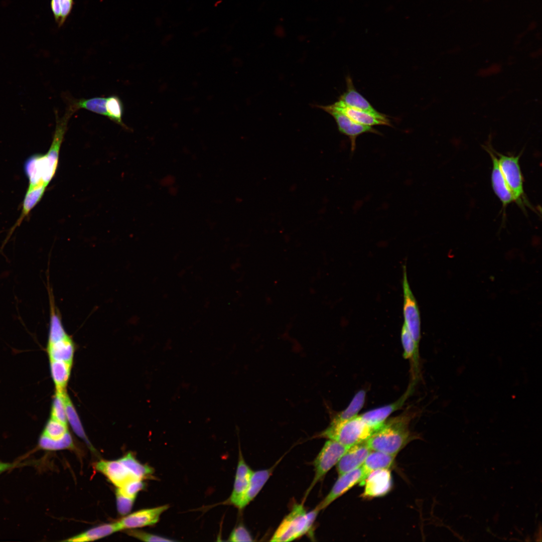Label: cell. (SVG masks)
I'll return each mask as SVG.
<instances>
[{
	"label": "cell",
	"mask_w": 542,
	"mask_h": 542,
	"mask_svg": "<svg viewBox=\"0 0 542 542\" xmlns=\"http://www.w3.org/2000/svg\"><path fill=\"white\" fill-rule=\"evenodd\" d=\"M346 80L347 89L338 98L339 101L347 106L355 109L374 114L379 112L375 109L368 100L356 90L350 76H347Z\"/></svg>",
	"instance_id": "cell-18"
},
{
	"label": "cell",
	"mask_w": 542,
	"mask_h": 542,
	"mask_svg": "<svg viewBox=\"0 0 542 542\" xmlns=\"http://www.w3.org/2000/svg\"><path fill=\"white\" fill-rule=\"evenodd\" d=\"M375 432L357 416L351 419L340 422L332 421L328 427L319 437L338 442L350 447L365 442Z\"/></svg>",
	"instance_id": "cell-3"
},
{
	"label": "cell",
	"mask_w": 542,
	"mask_h": 542,
	"mask_svg": "<svg viewBox=\"0 0 542 542\" xmlns=\"http://www.w3.org/2000/svg\"><path fill=\"white\" fill-rule=\"evenodd\" d=\"M116 507L118 513L122 515H126L131 510L134 498L124 496L116 492Z\"/></svg>",
	"instance_id": "cell-38"
},
{
	"label": "cell",
	"mask_w": 542,
	"mask_h": 542,
	"mask_svg": "<svg viewBox=\"0 0 542 542\" xmlns=\"http://www.w3.org/2000/svg\"><path fill=\"white\" fill-rule=\"evenodd\" d=\"M228 541L233 542L252 541V537L248 530L242 525H239L231 532Z\"/></svg>",
	"instance_id": "cell-39"
},
{
	"label": "cell",
	"mask_w": 542,
	"mask_h": 542,
	"mask_svg": "<svg viewBox=\"0 0 542 542\" xmlns=\"http://www.w3.org/2000/svg\"><path fill=\"white\" fill-rule=\"evenodd\" d=\"M169 507L168 505H164L139 510L127 514L116 521L119 529L126 530L154 525Z\"/></svg>",
	"instance_id": "cell-9"
},
{
	"label": "cell",
	"mask_w": 542,
	"mask_h": 542,
	"mask_svg": "<svg viewBox=\"0 0 542 542\" xmlns=\"http://www.w3.org/2000/svg\"><path fill=\"white\" fill-rule=\"evenodd\" d=\"M106 107L108 118L123 128H127L122 119L123 112V104L117 96L111 95L106 97Z\"/></svg>",
	"instance_id": "cell-31"
},
{
	"label": "cell",
	"mask_w": 542,
	"mask_h": 542,
	"mask_svg": "<svg viewBox=\"0 0 542 542\" xmlns=\"http://www.w3.org/2000/svg\"><path fill=\"white\" fill-rule=\"evenodd\" d=\"M412 386H409L402 396L396 401L384 406L368 411L360 415L363 421L375 432L380 428L388 417L400 409L412 392Z\"/></svg>",
	"instance_id": "cell-12"
},
{
	"label": "cell",
	"mask_w": 542,
	"mask_h": 542,
	"mask_svg": "<svg viewBox=\"0 0 542 542\" xmlns=\"http://www.w3.org/2000/svg\"><path fill=\"white\" fill-rule=\"evenodd\" d=\"M349 447L329 439L314 461L315 475L307 492V496L314 486L322 480L327 472L340 460Z\"/></svg>",
	"instance_id": "cell-5"
},
{
	"label": "cell",
	"mask_w": 542,
	"mask_h": 542,
	"mask_svg": "<svg viewBox=\"0 0 542 542\" xmlns=\"http://www.w3.org/2000/svg\"><path fill=\"white\" fill-rule=\"evenodd\" d=\"M72 114L67 110L64 115L59 117L56 113V124L52 142L47 154L42 155L43 181L47 186L55 174L60 147L67 128L69 119Z\"/></svg>",
	"instance_id": "cell-4"
},
{
	"label": "cell",
	"mask_w": 542,
	"mask_h": 542,
	"mask_svg": "<svg viewBox=\"0 0 542 542\" xmlns=\"http://www.w3.org/2000/svg\"><path fill=\"white\" fill-rule=\"evenodd\" d=\"M485 149L490 155L492 162L491 172L492 188L495 194L501 202L503 207H506L509 204L515 201L514 198L502 174L497 158L494 153V150L490 145L485 147Z\"/></svg>",
	"instance_id": "cell-16"
},
{
	"label": "cell",
	"mask_w": 542,
	"mask_h": 542,
	"mask_svg": "<svg viewBox=\"0 0 542 542\" xmlns=\"http://www.w3.org/2000/svg\"><path fill=\"white\" fill-rule=\"evenodd\" d=\"M330 114L335 119L339 131L348 137L351 143V151L353 153L356 149L357 138L364 133H373L381 135V133L372 126L359 124L352 120L340 111L336 109L332 105H316Z\"/></svg>",
	"instance_id": "cell-8"
},
{
	"label": "cell",
	"mask_w": 542,
	"mask_h": 542,
	"mask_svg": "<svg viewBox=\"0 0 542 542\" xmlns=\"http://www.w3.org/2000/svg\"><path fill=\"white\" fill-rule=\"evenodd\" d=\"M24 170L29 181L28 189L46 186L43 181L42 154H35L29 157L24 163Z\"/></svg>",
	"instance_id": "cell-23"
},
{
	"label": "cell",
	"mask_w": 542,
	"mask_h": 542,
	"mask_svg": "<svg viewBox=\"0 0 542 542\" xmlns=\"http://www.w3.org/2000/svg\"><path fill=\"white\" fill-rule=\"evenodd\" d=\"M371 451L365 442L350 447L336 464L339 476L360 467Z\"/></svg>",
	"instance_id": "cell-15"
},
{
	"label": "cell",
	"mask_w": 542,
	"mask_h": 542,
	"mask_svg": "<svg viewBox=\"0 0 542 542\" xmlns=\"http://www.w3.org/2000/svg\"><path fill=\"white\" fill-rule=\"evenodd\" d=\"M402 289L404 324L419 348L421 338V317L417 302L411 289L406 274V266H403Z\"/></svg>",
	"instance_id": "cell-6"
},
{
	"label": "cell",
	"mask_w": 542,
	"mask_h": 542,
	"mask_svg": "<svg viewBox=\"0 0 542 542\" xmlns=\"http://www.w3.org/2000/svg\"><path fill=\"white\" fill-rule=\"evenodd\" d=\"M68 432L67 425L50 418L40 437L56 440L62 438Z\"/></svg>",
	"instance_id": "cell-34"
},
{
	"label": "cell",
	"mask_w": 542,
	"mask_h": 542,
	"mask_svg": "<svg viewBox=\"0 0 542 542\" xmlns=\"http://www.w3.org/2000/svg\"><path fill=\"white\" fill-rule=\"evenodd\" d=\"M494 153L498 158V162L507 185L511 191L515 202L521 204L523 197V178L519 164L520 155L507 156Z\"/></svg>",
	"instance_id": "cell-7"
},
{
	"label": "cell",
	"mask_w": 542,
	"mask_h": 542,
	"mask_svg": "<svg viewBox=\"0 0 542 542\" xmlns=\"http://www.w3.org/2000/svg\"><path fill=\"white\" fill-rule=\"evenodd\" d=\"M364 490L361 496L371 498L383 496L392 487V477L388 469H378L371 472L363 483Z\"/></svg>",
	"instance_id": "cell-11"
},
{
	"label": "cell",
	"mask_w": 542,
	"mask_h": 542,
	"mask_svg": "<svg viewBox=\"0 0 542 542\" xmlns=\"http://www.w3.org/2000/svg\"><path fill=\"white\" fill-rule=\"evenodd\" d=\"M395 456L380 451H371L361 466L363 477L360 486H363L365 479L371 472L381 469H389L392 466Z\"/></svg>",
	"instance_id": "cell-20"
},
{
	"label": "cell",
	"mask_w": 542,
	"mask_h": 542,
	"mask_svg": "<svg viewBox=\"0 0 542 542\" xmlns=\"http://www.w3.org/2000/svg\"><path fill=\"white\" fill-rule=\"evenodd\" d=\"M119 460L138 479L143 480L149 478L153 474L154 470L152 467L141 463L131 453L126 454Z\"/></svg>",
	"instance_id": "cell-27"
},
{
	"label": "cell",
	"mask_w": 542,
	"mask_h": 542,
	"mask_svg": "<svg viewBox=\"0 0 542 542\" xmlns=\"http://www.w3.org/2000/svg\"><path fill=\"white\" fill-rule=\"evenodd\" d=\"M276 465L269 469L253 471L239 509L244 508L257 496L272 475Z\"/></svg>",
	"instance_id": "cell-21"
},
{
	"label": "cell",
	"mask_w": 542,
	"mask_h": 542,
	"mask_svg": "<svg viewBox=\"0 0 542 542\" xmlns=\"http://www.w3.org/2000/svg\"><path fill=\"white\" fill-rule=\"evenodd\" d=\"M73 5V0H51V9L59 27L64 24L71 13Z\"/></svg>",
	"instance_id": "cell-30"
},
{
	"label": "cell",
	"mask_w": 542,
	"mask_h": 542,
	"mask_svg": "<svg viewBox=\"0 0 542 542\" xmlns=\"http://www.w3.org/2000/svg\"><path fill=\"white\" fill-rule=\"evenodd\" d=\"M119 531L116 522L101 524L64 540L65 541L83 542L97 540Z\"/></svg>",
	"instance_id": "cell-22"
},
{
	"label": "cell",
	"mask_w": 542,
	"mask_h": 542,
	"mask_svg": "<svg viewBox=\"0 0 542 542\" xmlns=\"http://www.w3.org/2000/svg\"><path fill=\"white\" fill-rule=\"evenodd\" d=\"M74 343L69 335L67 337L53 342L48 341L47 351L50 360H57L72 364Z\"/></svg>",
	"instance_id": "cell-19"
},
{
	"label": "cell",
	"mask_w": 542,
	"mask_h": 542,
	"mask_svg": "<svg viewBox=\"0 0 542 542\" xmlns=\"http://www.w3.org/2000/svg\"><path fill=\"white\" fill-rule=\"evenodd\" d=\"M412 418L411 414L404 413L387 419L365 441L366 444L371 451L396 455L413 438L409 429Z\"/></svg>",
	"instance_id": "cell-1"
},
{
	"label": "cell",
	"mask_w": 542,
	"mask_h": 542,
	"mask_svg": "<svg viewBox=\"0 0 542 542\" xmlns=\"http://www.w3.org/2000/svg\"><path fill=\"white\" fill-rule=\"evenodd\" d=\"M95 467L117 488L131 480L138 479L119 459L113 461L102 460L95 464Z\"/></svg>",
	"instance_id": "cell-14"
},
{
	"label": "cell",
	"mask_w": 542,
	"mask_h": 542,
	"mask_svg": "<svg viewBox=\"0 0 542 542\" xmlns=\"http://www.w3.org/2000/svg\"><path fill=\"white\" fill-rule=\"evenodd\" d=\"M366 391L359 390L354 396L348 406L332 420L333 421L340 422L351 419L357 416L359 411L363 408L366 398Z\"/></svg>",
	"instance_id": "cell-28"
},
{
	"label": "cell",
	"mask_w": 542,
	"mask_h": 542,
	"mask_svg": "<svg viewBox=\"0 0 542 542\" xmlns=\"http://www.w3.org/2000/svg\"><path fill=\"white\" fill-rule=\"evenodd\" d=\"M106 102V98L102 97L72 100L70 101L67 109L73 113L78 109H85L107 117Z\"/></svg>",
	"instance_id": "cell-24"
},
{
	"label": "cell",
	"mask_w": 542,
	"mask_h": 542,
	"mask_svg": "<svg viewBox=\"0 0 542 542\" xmlns=\"http://www.w3.org/2000/svg\"><path fill=\"white\" fill-rule=\"evenodd\" d=\"M145 487L143 480L132 479L125 483L122 486L117 488V492L128 497L136 498L138 492Z\"/></svg>",
	"instance_id": "cell-36"
},
{
	"label": "cell",
	"mask_w": 542,
	"mask_h": 542,
	"mask_svg": "<svg viewBox=\"0 0 542 542\" xmlns=\"http://www.w3.org/2000/svg\"><path fill=\"white\" fill-rule=\"evenodd\" d=\"M74 446L71 436L68 432L58 440H52L40 437L38 441L39 448L47 451L73 449Z\"/></svg>",
	"instance_id": "cell-32"
},
{
	"label": "cell",
	"mask_w": 542,
	"mask_h": 542,
	"mask_svg": "<svg viewBox=\"0 0 542 542\" xmlns=\"http://www.w3.org/2000/svg\"><path fill=\"white\" fill-rule=\"evenodd\" d=\"M50 362L52 377L56 391H64L69 377L72 364L57 360H50Z\"/></svg>",
	"instance_id": "cell-26"
},
{
	"label": "cell",
	"mask_w": 542,
	"mask_h": 542,
	"mask_svg": "<svg viewBox=\"0 0 542 542\" xmlns=\"http://www.w3.org/2000/svg\"><path fill=\"white\" fill-rule=\"evenodd\" d=\"M253 471L245 462L239 450L233 490L226 502L239 508L247 489Z\"/></svg>",
	"instance_id": "cell-13"
},
{
	"label": "cell",
	"mask_w": 542,
	"mask_h": 542,
	"mask_svg": "<svg viewBox=\"0 0 542 542\" xmlns=\"http://www.w3.org/2000/svg\"><path fill=\"white\" fill-rule=\"evenodd\" d=\"M332 105L352 120L359 124L369 126L379 125L391 126L387 116L380 112L374 114L355 109L345 105L339 101Z\"/></svg>",
	"instance_id": "cell-17"
},
{
	"label": "cell",
	"mask_w": 542,
	"mask_h": 542,
	"mask_svg": "<svg viewBox=\"0 0 542 542\" xmlns=\"http://www.w3.org/2000/svg\"><path fill=\"white\" fill-rule=\"evenodd\" d=\"M65 391H56L51 410V418L67 425V417L64 400Z\"/></svg>",
	"instance_id": "cell-35"
},
{
	"label": "cell",
	"mask_w": 542,
	"mask_h": 542,
	"mask_svg": "<svg viewBox=\"0 0 542 542\" xmlns=\"http://www.w3.org/2000/svg\"><path fill=\"white\" fill-rule=\"evenodd\" d=\"M320 510L315 507L307 512L303 503L294 505L283 519L270 541L288 542L301 537L309 532Z\"/></svg>",
	"instance_id": "cell-2"
},
{
	"label": "cell",
	"mask_w": 542,
	"mask_h": 542,
	"mask_svg": "<svg viewBox=\"0 0 542 542\" xmlns=\"http://www.w3.org/2000/svg\"><path fill=\"white\" fill-rule=\"evenodd\" d=\"M126 534L145 541H173V539L164 536L148 533L134 529H126Z\"/></svg>",
	"instance_id": "cell-37"
},
{
	"label": "cell",
	"mask_w": 542,
	"mask_h": 542,
	"mask_svg": "<svg viewBox=\"0 0 542 542\" xmlns=\"http://www.w3.org/2000/svg\"><path fill=\"white\" fill-rule=\"evenodd\" d=\"M401 340L403 349V356L405 359H412L415 366H417L419 348L417 347L412 337L403 324L401 330Z\"/></svg>",
	"instance_id": "cell-33"
},
{
	"label": "cell",
	"mask_w": 542,
	"mask_h": 542,
	"mask_svg": "<svg viewBox=\"0 0 542 542\" xmlns=\"http://www.w3.org/2000/svg\"><path fill=\"white\" fill-rule=\"evenodd\" d=\"M64 400L65 405L67 419L70 424L73 431L80 438L82 439L92 451H94L92 446L89 442L84 430L82 428L80 421L72 404L69 398L66 393L64 394Z\"/></svg>",
	"instance_id": "cell-29"
},
{
	"label": "cell",
	"mask_w": 542,
	"mask_h": 542,
	"mask_svg": "<svg viewBox=\"0 0 542 542\" xmlns=\"http://www.w3.org/2000/svg\"><path fill=\"white\" fill-rule=\"evenodd\" d=\"M17 465V463H10L0 461V474L11 470Z\"/></svg>",
	"instance_id": "cell-40"
},
{
	"label": "cell",
	"mask_w": 542,
	"mask_h": 542,
	"mask_svg": "<svg viewBox=\"0 0 542 542\" xmlns=\"http://www.w3.org/2000/svg\"><path fill=\"white\" fill-rule=\"evenodd\" d=\"M46 186L41 185L33 189H28L23 202L21 215L15 224L13 229L19 225L24 218L28 215L32 209L39 202L44 195Z\"/></svg>",
	"instance_id": "cell-25"
},
{
	"label": "cell",
	"mask_w": 542,
	"mask_h": 542,
	"mask_svg": "<svg viewBox=\"0 0 542 542\" xmlns=\"http://www.w3.org/2000/svg\"><path fill=\"white\" fill-rule=\"evenodd\" d=\"M363 477L361 467L339 476L329 493L316 507L319 510L327 507L354 486L357 484L360 485Z\"/></svg>",
	"instance_id": "cell-10"
}]
</instances>
